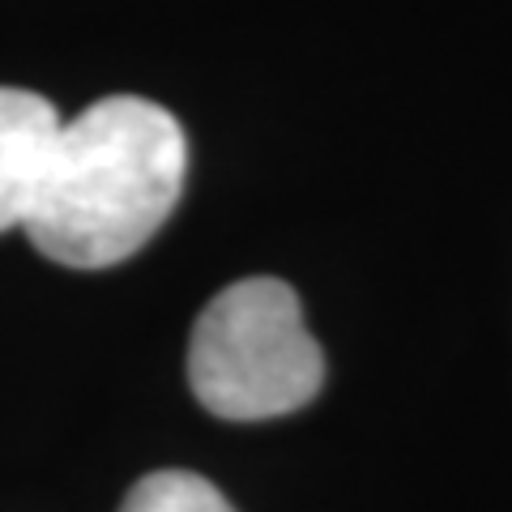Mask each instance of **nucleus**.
I'll use <instances>...</instances> for the list:
<instances>
[{"label": "nucleus", "instance_id": "3", "mask_svg": "<svg viewBox=\"0 0 512 512\" xmlns=\"http://www.w3.org/2000/svg\"><path fill=\"white\" fill-rule=\"evenodd\" d=\"M60 124V111L43 94L0 86V235L26 227Z\"/></svg>", "mask_w": 512, "mask_h": 512}, {"label": "nucleus", "instance_id": "4", "mask_svg": "<svg viewBox=\"0 0 512 512\" xmlns=\"http://www.w3.org/2000/svg\"><path fill=\"white\" fill-rule=\"evenodd\" d=\"M120 512H235L210 478L192 470H154L124 495Z\"/></svg>", "mask_w": 512, "mask_h": 512}, {"label": "nucleus", "instance_id": "1", "mask_svg": "<svg viewBox=\"0 0 512 512\" xmlns=\"http://www.w3.org/2000/svg\"><path fill=\"white\" fill-rule=\"evenodd\" d=\"M184 175L180 120L137 94H107L60 124L22 231L56 265H120L171 218Z\"/></svg>", "mask_w": 512, "mask_h": 512}, {"label": "nucleus", "instance_id": "2", "mask_svg": "<svg viewBox=\"0 0 512 512\" xmlns=\"http://www.w3.org/2000/svg\"><path fill=\"white\" fill-rule=\"evenodd\" d=\"M188 384L227 423L308 406L325 384V350L303 325L299 295L282 278H244L218 291L192 325Z\"/></svg>", "mask_w": 512, "mask_h": 512}]
</instances>
